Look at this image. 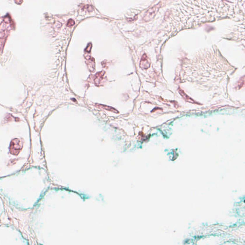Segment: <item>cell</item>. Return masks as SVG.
<instances>
[{"label":"cell","instance_id":"6da1fadb","mask_svg":"<svg viewBox=\"0 0 245 245\" xmlns=\"http://www.w3.org/2000/svg\"><path fill=\"white\" fill-rule=\"evenodd\" d=\"M23 147V143L19 139H14L11 142L10 151L13 155H18Z\"/></svg>","mask_w":245,"mask_h":245},{"label":"cell","instance_id":"7a4b0ae2","mask_svg":"<svg viewBox=\"0 0 245 245\" xmlns=\"http://www.w3.org/2000/svg\"><path fill=\"white\" fill-rule=\"evenodd\" d=\"M160 4H157L156 6H154L152 8L149 9L146 12L145 14L144 18H143V20L144 21H149L154 17L156 13L159 10V8H160Z\"/></svg>","mask_w":245,"mask_h":245},{"label":"cell","instance_id":"3957f363","mask_svg":"<svg viewBox=\"0 0 245 245\" xmlns=\"http://www.w3.org/2000/svg\"><path fill=\"white\" fill-rule=\"evenodd\" d=\"M105 74V71H102L101 72H98L96 74L95 77L94 83L96 86H100L102 80L104 79V76Z\"/></svg>","mask_w":245,"mask_h":245},{"label":"cell","instance_id":"277c9868","mask_svg":"<svg viewBox=\"0 0 245 245\" xmlns=\"http://www.w3.org/2000/svg\"><path fill=\"white\" fill-rule=\"evenodd\" d=\"M140 66V67L143 69H146L149 67L150 63L146 55H143L142 57Z\"/></svg>","mask_w":245,"mask_h":245},{"label":"cell","instance_id":"5b68a950","mask_svg":"<svg viewBox=\"0 0 245 245\" xmlns=\"http://www.w3.org/2000/svg\"><path fill=\"white\" fill-rule=\"evenodd\" d=\"M87 60L88 61H87V64L88 66V68L90 71L92 72H93L95 70L94 59H93V58H90Z\"/></svg>","mask_w":245,"mask_h":245},{"label":"cell","instance_id":"8992f818","mask_svg":"<svg viewBox=\"0 0 245 245\" xmlns=\"http://www.w3.org/2000/svg\"><path fill=\"white\" fill-rule=\"evenodd\" d=\"M96 106L98 107L99 108H102L103 109L109 111L111 112H113L115 113H118V111L115 109V108H113L112 107L108 106L107 105H102V104H96Z\"/></svg>","mask_w":245,"mask_h":245},{"label":"cell","instance_id":"52a82bcc","mask_svg":"<svg viewBox=\"0 0 245 245\" xmlns=\"http://www.w3.org/2000/svg\"><path fill=\"white\" fill-rule=\"evenodd\" d=\"M74 24V20H72V19H70V20L68 21V23H67V26L68 27H71L73 26Z\"/></svg>","mask_w":245,"mask_h":245},{"label":"cell","instance_id":"ba28073f","mask_svg":"<svg viewBox=\"0 0 245 245\" xmlns=\"http://www.w3.org/2000/svg\"><path fill=\"white\" fill-rule=\"evenodd\" d=\"M92 44H89L88 45V47L87 48L86 50L87 52H91V48H92Z\"/></svg>","mask_w":245,"mask_h":245}]
</instances>
